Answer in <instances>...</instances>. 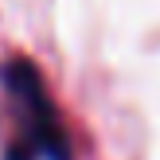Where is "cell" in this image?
<instances>
[{
  "label": "cell",
  "mask_w": 160,
  "mask_h": 160,
  "mask_svg": "<svg viewBox=\"0 0 160 160\" xmlns=\"http://www.w3.org/2000/svg\"><path fill=\"white\" fill-rule=\"evenodd\" d=\"M4 90L16 117L12 160H70V141L55 113V102L43 90L39 70L23 59H12L4 67Z\"/></svg>",
  "instance_id": "obj_1"
}]
</instances>
